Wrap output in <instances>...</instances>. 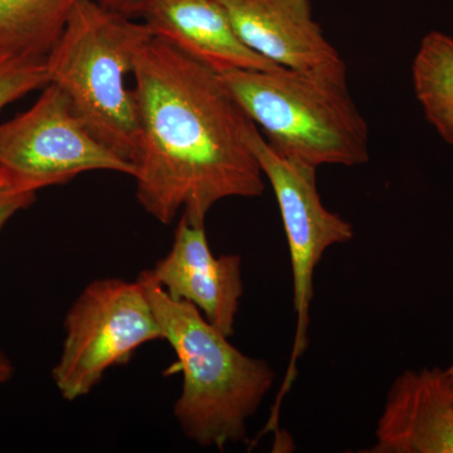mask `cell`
<instances>
[{
  "instance_id": "cell-9",
  "label": "cell",
  "mask_w": 453,
  "mask_h": 453,
  "mask_svg": "<svg viewBox=\"0 0 453 453\" xmlns=\"http://www.w3.org/2000/svg\"><path fill=\"white\" fill-rule=\"evenodd\" d=\"M149 273L172 299L192 303L225 335H234L244 292L242 257L214 255L204 226L180 216L172 249Z\"/></svg>"
},
{
  "instance_id": "cell-6",
  "label": "cell",
  "mask_w": 453,
  "mask_h": 453,
  "mask_svg": "<svg viewBox=\"0 0 453 453\" xmlns=\"http://www.w3.org/2000/svg\"><path fill=\"white\" fill-rule=\"evenodd\" d=\"M249 144L262 174L275 193L290 250L294 280L296 332L290 365L271 414L273 418H279L283 396L296 380L297 360L308 345L310 305L314 299L316 266L330 247L353 240L354 228L350 222L323 204L316 183L318 168L279 153L268 144L255 124L249 131Z\"/></svg>"
},
{
  "instance_id": "cell-2",
  "label": "cell",
  "mask_w": 453,
  "mask_h": 453,
  "mask_svg": "<svg viewBox=\"0 0 453 453\" xmlns=\"http://www.w3.org/2000/svg\"><path fill=\"white\" fill-rule=\"evenodd\" d=\"M138 279L183 374L174 404L179 427L204 449L247 441V422L275 383L273 366L235 348L195 305L172 299L149 270Z\"/></svg>"
},
{
  "instance_id": "cell-15",
  "label": "cell",
  "mask_w": 453,
  "mask_h": 453,
  "mask_svg": "<svg viewBox=\"0 0 453 453\" xmlns=\"http://www.w3.org/2000/svg\"><path fill=\"white\" fill-rule=\"evenodd\" d=\"M38 192L31 181L0 168V232L17 213L32 205Z\"/></svg>"
},
{
  "instance_id": "cell-12",
  "label": "cell",
  "mask_w": 453,
  "mask_h": 453,
  "mask_svg": "<svg viewBox=\"0 0 453 453\" xmlns=\"http://www.w3.org/2000/svg\"><path fill=\"white\" fill-rule=\"evenodd\" d=\"M414 95L425 118L453 146V38L434 31L423 37L412 64Z\"/></svg>"
},
{
  "instance_id": "cell-8",
  "label": "cell",
  "mask_w": 453,
  "mask_h": 453,
  "mask_svg": "<svg viewBox=\"0 0 453 453\" xmlns=\"http://www.w3.org/2000/svg\"><path fill=\"white\" fill-rule=\"evenodd\" d=\"M241 41L271 64L347 80V65L314 19L310 0H219Z\"/></svg>"
},
{
  "instance_id": "cell-17",
  "label": "cell",
  "mask_w": 453,
  "mask_h": 453,
  "mask_svg": "<svg viewBox=\"0 0 453 453\" xmlns=\"http://www.w3.org/2000/svg\"><path fill=\"white\" fill-rule=\"evenodd\" d=\"M14 366L11 359L4 353L0 351V386L7 383L13 377Z\"/></svg>"
},
{
  "instance_id": "cell-11",
  "label": "cell",
  "mask_w": 453,
  "mask_h": 453,
  "mask_svg": "<svg viewBox=\"0 0 453 453\" xmlns=\"http://www.w3.org/2000/svg\"><path fill=\"white\" fill-rule=\"evenodd\" d=\"M139 17L154 37L217 73L281 67L241 41L219 0H148Z\"/></svg>"
},
{
  "instance_id": "cell-3",
  "label": "cell",
  "mask_w": 453,
  "mask_h": 453,
  "mask_svg": "<svg viewBox=\"0 0 453 453\" xmlns=\"http://www.w3.org/2000/svg\"><path fill=\"white\" fill-rule=\"evenodd\" d=\"M153 37L144 22L97 0H80L46 56L50 83L67 95L86 129L133 165L140 144L139 109L125 77Z\"/></svg>"
},
{
  "instance_id": "cell-18",
  "label": "cell",
  "mask_w": 453,
  "mask_h": 453,
  "mask_svg": "<svg viewBox=\"0 0 453 453\" xmlns=\"http://www.w3.org/2000/svg\"><path fill=\"white\" fill-rule=\"evenodd\" d=\"M447 380H449V386H451V389L453 392V363L449 368L445 369Z\"/></svg>"
},
{
  "instance_id": "cell-1",
  "label": "cell",
  "mask_w": 453,
  "mask_h": 453,
  "mask_svg": "<svg viewBox=\"0 0 453 453\" xmlns=\"http://www.w3.org/2000/svg\"><path fill=\"white\" fill-rule=\"evenodd\" d=\"M140 144L136 198L169 225L180 213L204 226L228 198H257L265 180L249 144L253 122L219 73L153 37L134 61Z\"/></svg>"
},
{
  "instance_id": "cell-10",
  "label": "cell",
  "mask_w": 453,
  "mask_h": 453,
  "mask_svg": "<svg viewBox=\"0 0 453 453\" xmlns=\"http://www.w3.org/2000/svg\"><path fill=\"white\" fill-rule=\"evenodd\" d=\"M372 453H453V392L445 369H408L395 378Z\"/></svg>"
},
{
  "instance_id": "cell-14",
  "label": "cell",
  "mask_w": 453,
  "mask_h": 453,
  "mask_svg": "<svg viewBox=\"0 0 453 453\" xmlns=\"http://www.w3.org/2000/svg\"><path fill=\"white\" fill-rule=\"evenodd\" d=\"M49 83L46 57L0 49V111Z\"/></svg>"
},
{
  "instance_id": "cell-5",
  "label": "cell",
  "mask_w": 453,
  "mask_h": 453,
  "mask_svg": "<svg viewBox=\"0 0 453 453\" xmlns=\"http://www.w3.org/2000/svg\"><path fill=\"white\" fill-rule=\"evenodd\" d=\"M159 339V321L139 279L92 281L65 315L64 345L52 371L56 388L65 401L81 399L110 369Z\"/></svg>"
},
{
  "instance_id": "cell-13",
  "label": "cell",
  "mask_w": 453,
  "mask_h": 453,
  "mask_svg": "<svg viewBox=\"0 0 453 453\" xmlns=\"http://www.w3.org/2000/svg\"><path fill=\"white\" fill-rule=\"evenodd\" d=\"M80 0H0V49L46 57Z\"/></svg>"
},
{
  "instance_id": "cell-7",
  "label": "cell",
  "mask_w": 453,
  "mask_h": 453,
  "mask_svg": "<svg viewBox=\"0 0 453 453\" xmlns=\"http://www.w3.org/2000/svg\"><path fill=\"white\" fill-rule=\"evenodd\" d=\"M0 168L40 190L64 186L83 173H135L133 164L89 134L67 95L53 83L31 109L0 124Z\"/></svg>"
},
{
  "instance_id": "cell-4",
  "label": "cell",
  "mask_w": 453,
  "mask_h": 453,
  "mask_svg": "<svg viewBox=\"0 0 453 453\" xmlns=\"http://www.w3.org/2000/svg\"><path fill=\"white\" fill-rule=\"evenodd\" d=\"M219 76L279 153L315 168L369 162L368 125L347 80L286 67L228 70Z\"/></svg>"
},
{
  "instance_id": "cell-16",
  "label": "cell",
  "mask_w": 453,
  "mask_h": 453,
  "mask_svg": "<svg viewBox=\"0 0 453 453\" xmlns=\"http://www.w3.org/2000/svg\"><path fill=\"white\" fill-rule=\"evenodd\" d=\"M105 7L125 14L127 17H139L148 0H97Z\"/></svg>"
}]
</instances>
